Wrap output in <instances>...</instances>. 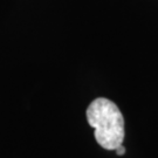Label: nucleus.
<instances>
[{"label": "nucleus", "instance_id": "f257e3e1", "mask_svg": "<svg viewBox=\"0 0 158 158\" xmlns=\"http://www.w3.org/2000/svg\"><path fill=\"white\" fill-rule=\"evenodd\" d=\"M87 121L95 129L96 142L106 150H116L124 139V118L113 101L98 97L87 109Z\"/></svg>", "mask_w": 158, "mask_h": 158}, {"label": "nucleus", "instance_id": "f03ea898", "mask_svg": "<svg viewBox=\"0 0 158 158\" xmlns=\"http://www.w3.org/2000/svg\"><path fill=\"white\" fill-rule=\"evenodd\" d=\"M116 153H117V156H123L125 153V148L123 145H119L117 149H116Z\"/></svg>", "mask_w": 158, "mask_h": 158}]
</instances>
